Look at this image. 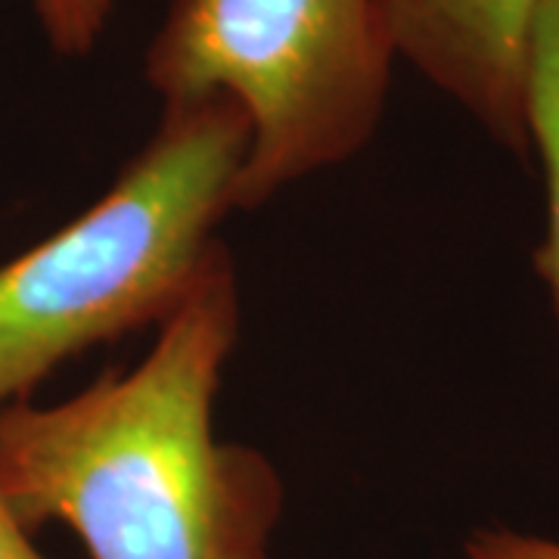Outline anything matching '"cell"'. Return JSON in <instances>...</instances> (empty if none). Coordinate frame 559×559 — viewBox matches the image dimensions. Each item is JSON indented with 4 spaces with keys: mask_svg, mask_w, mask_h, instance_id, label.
<instances>
[{
    "mask_svg": "<svg viewBox=\"0 0 559 559\" xmlns=\"http://www.w3.org/2000/svg\"><path fill=\"white\" fill-rule=\"evenodd\" d=\"M463 559H559V540L507 528H481L466 540Z\"/></svg>",
    "mask_w": 559,
    "mask_h": 559,
    "instance_id": "7",
    "label": "cell"
},
{
    "mask_svg": "<svg viewBox=\"0 0 559 559\" xmlns=\"http://www.w3.org/2000/svg\"><path fill=\"white\" fill-rule=\"evenodd\" d=\"M0 559H47L28 538V528L16 520L0 491Z\"/></svg>",
    "mask_w": 559,
    "mask_h": 559,
    "instance_id": "8",
    "label": "cell"
},
{
    "mask_svg": "<svg viewBox=\"0 0 559 559\" xmlns=\"http://www.w3.org/2000/svg\"><path fill=\"white\" fill-rule=\"evenodd\" d=\"M156 330L131 370L0 411V491L28 532L62 522L91 559H267L283 479L261 451L215 436L240 340L224 246Z\"/></svg>",
    "mask_w": 559,
    "mask_h": 559,
    "instance_id": "1",
    "label": "cell"
},
{
    "mask_svg": "<svg viewBox=\"0 0 559 559\" xmlns=\"http://www.w3.org/2000/svg\"><path fill=\"white\" fill-rule=\"evenodd\" d=\"M249 153L227 97L162 103L156 134L79 218L0 267V411L60 364L159 326L224 242Z\"/></svg>",
    "mask_w": 559,
    "mask_h": 559,
    "instance_id": "2",
    "label": "cell"
},
{
    "mask_svg": "<svg viewBox=\"0 0 559 559\" xmlns=\"http://www.w3.org/2000/svg\"><path fill=\"white\" fill-rule=\"evenodd\" d=\"M395 60L382 0H171L143 69L162 103L240 106L237 209H259L373 140Z\"/></svg>",
    "mask_w": 559,
    "mask_h": 559,
    "instance_id": "3",
    "label": "cell"
},
{
    "mask_svg": "<svg viewBox=\"0 0 559 559\" xmlns=\"http://www.w3.org/2000/svg\"><path fill=\"white\" fill-rule=\"evenodd\" d=\"M382 7L399 60L528 159V79L547 0H382Z\"/></svg>",
    "mask_w": 559,
    "mask_h": 559,
    "instance_id": "4",
    "label": "cell"
},
{
    "mask_svg": "<svg viewBox=\"0 0 559 559\" xmlns=\"http://www.w3.org/2000/svg\"><path fill=\"white\" fill-rule=\"evenodd\" d=\"M50 47L62 57H87L112 13V0H32Z\"/></svg>",
    "mask_w": 559,
    "mask_h": 559,
    "instance_id": "6",
    "label": "cell"
},
{
    "mask_svg": "<svg viewBox=\"0 0 559 559\" xmlns=\"http://www.w3.org/2000/svg\"><path fill=\"white\" fill-rule=\"evenodd\" d=\"M528 134L547 187V234L535 264L559 318V0H547L535 35L528 79Z\"/></svg>",
    "mask_w": 559,
    "mask_h": 559,
    "instance_id": "5",
    "label": "cell"
}]
</instances>
